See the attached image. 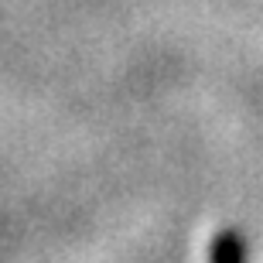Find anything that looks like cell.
<instances>
[{
    "label": "cell",
    "mask_w": 263,
    "mask_h": 263,
    "mask_svg": "<svg viewBox=\"0 0 263 263\" xmlns=\"http://www.w3.org/2000/svg\"><path fill=\"white\" fill-rule=\"evenodd\" d=\"M209 263H246V239L236 229H222L209 243Z\"/></svg>",
    "instance_id": "cell-1"
}]
</instances>
